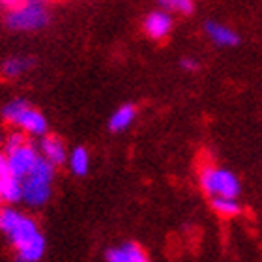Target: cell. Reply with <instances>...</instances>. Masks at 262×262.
Wrapping results in <instances>:
<instances>
[{"instance_id": "44dd1931", "label": "cell", "mask_w": 262, "mask_h": 262, "mask_svg": "<svg viewBox=\"0 0 262 262\" xmlns=\"http://www.w3.org/2000/svg\"><path fill=\"white\" fill-rule=\"evenodd\" d=\"M2 141H4V139H2V133H0V144H2Z\"/></svg>"}, {"instance_id": "52a82bcc", "label": "cell", "mask_w": 262, "mask_h": 262, "mask_svg": "<svg viewBox=\"0 0 262 262\" xmlns=\"http://www.w3.org/2000/svg\"><path fill=\"white\" fill-rule=\"evenodd\" d=\"M144 30L152 39H163L167 38L172 30V17L165 10L152 11L144 21Z\"/></svg>"}, {"instance_id": "7a4b0ae2", "label": "cell", "mask_w": 262, "mask_h": 262, "mask_svg": "<svg viewBox=\"0 0 262 262\" xmlns=\"http://www.w3.org/2000/svg\"><path fill=\"white\" fill-rule=\"evenodd\" d=\"M55 176V165H51L47 159H39L38 165L27 178H23V201L30 206H41L49 201L51 184Z\"/></svg>"}, {"instance_id": "9c48e42d", "label": "cell", "mask_w": 262, "mask_h": 262, "mask_svg": "<svg viewBox=\"0 0 262 262\" xmlns=\"http://www.w3.org/2000/svg\"><path fill=\"white\" fill-rule=\"evenodd\" d=\"M39 154H41V158L47 159L51 165H62L66 161L64 142H62L58 137H53V135L41 137V142H39Z\"/></svg>"}, {"instance_id": "ba28073f", "label": "cell", "mask_w": 262, "mask_h": 262, "mask_svg": "<svg viewBox=\"0 0 262 262\" xmlns=\"http://www.w3.org/2000/svg\"><path fill=\"white\" fill-rule=\"evenodd\" d=\"M204 30H206L208 38L212 39L217 47H236L240 43V36L229 28L227 25H221L217 21H208L204 25Z\"/></svg>"}, {"instance_id": "e0dca14e", "label": "cell", "mask_w": 262, "mask_h": 262, "mask_svg": "<svg viewBox=\"0 0 262 262\" xmlns=\"http://www.w3.org/2000/svg\"><path fill=\"white\" fill-rule=\"evenodd\" d=\"M180 66L186 71H196V70H199V62H196L195 58H184Z\"/></svg>"}, {"instance_id": "d6986e66", "label": "cell", "mask_w": 262, "mask_h": 262, "mask_svg": "<svg viewBox=\"0 0 262 262\" xmlns=\"http://www.w3.org/2000/svg\"><path fill=\"white\" fill-rule=\"evenodd\" d=\"M6 172H10V170H8V161H6L4 154H0V176H4Z\"/></svg>"}, {"instance_id": "ac0fdd59", "label": "cell", "mask_w": 262, "mask_h": 262, "mask_svg": "<svg viewBox=\"0 0 262 262\" xmlns=\"http://www.w3.org/2000/svg\"><path fill=\"white\" fill-rule=\"evenodd\" d=\"M21 4V0H0V6L2 8H8V10H13L17 6Z\"/></svg>"}, {"instance_id": "2e32d148", "label": "cell", "mask_w": 262, "mask_h": 262, "mask_svg": "<svg viewBox=\"0 0 262 262\" xmlns=\"http://www.w3.org/2000/svg\"><path fill=\"white\" fill-rule=\"evenodd\" d=\"M158 2L163 10L176 11V13H182V15H189L195 10L193 0H158Z\"/></svg>"}, {"instance_id": "5b68a950", "label": "cell", "mask_w": 262, "mask_h": 262, "mask_svg": "<svg viewBox=\"0 0 262 262\" xmlns=\"http://www.w3.org/2000/svg\"><path fill=\"white\" fill-rule=\"evenodd\" d=\"M201 186L212 199L215 196L238 199L242 191L240 180L236 178L234 172L221 169V167H212V165L201 170Z\"/></svg>"}, {"instance_id": "7c38bea8", "label": "cell", "mask_w": 262, "mask_h": 262, "mask_svg": "<svg viewBox=\"0 0 262 262\" xmlns=\"http://www.w3.org/2000/svg\"><path fill=\"white\" fill-rule=\"evenodd\" d=\"M135 116H137V111L133 105H122L120 109H116L115 113H113V116H111V120H109L111 131L118 133V131L127 129V127L133 124Z\"/></svg>"}, {"instance_id": "5bb4252c", "label": "cell", "mask_w": 262, "mask_h": 262, "mask_svg": "<svg viewBox=\"0 0 262 262\" xmlns=\"http://www.w3.org/2000/svg\"><path fill=\"white\" fill-rule=\"evenodd\" d=\"M68 161H70L71 172L77 176H84L88 172V169H90V156H88V152L82 146L75 148V150L70 154Z\"/></svg>"}, {"instance_id": "9a60e30c", "label": "cell", "mask_w": 262, "mask_h": 262, "mask_svg": "<svg viewBox=\"0 0 262 262\" xmlns=\"http://www.w3.org/2000/svg\"><path fill=\"white\" fill-rule=\"evenodd\" d=\"M212 206L213 210L225 217H232L236 213H240V204L236 199H225V196H215L212 199Z\"/></svg>"}, {"instance_id": "3957f363", "label": "cell", "mask_w": 262, "mask_h": 262, "mask_svg": "<svg viewBox=\"0 0 262 262\" xmlns=\"http://www.w3.org/2000/svg\"><path fill=\"white\" fill-rule=\"evenodd\" d=\"M2 115H4L6 120L13 124L15 127H19L23 133L38 137H45V133H47V120L43 118V115L34 107H30L25 99L10 101L4 107Z\"/></svg>"}, {"instance_id": "277c9868", "label": "cell", "mask_w": 262, "mask_h": 262, "mask_svg": "<svg viewBox=\"0 0 262 262\" xmlns=\"http://www.w3.org/2000/svg\"><path fill=\"white\" fill-rule=\"evenodd\" d=\"M8 27L13 30H38L49 21L47 0H21V4L10 10Z\"/></svg>"}, {"instance_id": "8fae6325", "label": "cell", "mask_w": 262, "mask_h": 262, "mask_svg": "<svg viewBox=\"0 0 262 262\" xmlns=\"http://www.w3.org/2000/svg\"><path fill=\"white\" fill-rule=\"evenodd\" d=\"M0 191L4 196V202H19L23 201V184L19 178L6 172L0 176Z\"/></svg>"}, {"instance_id": "8992f818", "label": "cell", "mask_w": 262, "mask_h": 262, "mask_svg": "<svg viewBox=\"0 0 262 262\" xmlns=\"http://www.w3.org/2000/svg\"><path fill=\"white\" fill-rule=\"evenodd\" d=\"M39 159H41V154H39L28 141L23 142V144H19V146H15V148H11V150H6L8 170H10V174H13L15 178H19V180L27 178V176L32 172Z\"/></svg>"}, {"instance_id": "ffe728a7", "label": "cell", "mask_w": 262, "mask_h": 262, "mask_svg": "<svg viewBox=\"0 0 262 262\" xmlns=\"http://www.w3.org/2000/svg\"><path fill=\"white\" fill-rule=\"evenodd\" d=\"M2 202H4V196H2V191H0V204H2Z\"/></svg>"}, {"instance_id": "6da1fadb", "label": "cell", "mask_w": 262, "mask_h": 262, "mask_svg": "<svg viewBox=\"0 0 262 262\" xmlns=\"http://www.w3.org/2000/svg\"><path fill=\"white\" fill-rule=\"evenodd\" d=\"M0 230L4 232L21 262H38L45 253V238L32 219L13 208L0 210Z\"/></svg>"}, {"instance_id": "30bf717a", "label": "cell", "mask_w": 262, "mask_h": 262, "mask_svg": "<svg viewBox=\"0 0 262 262\" xmlns=\"http://www.w3.org/2000/svg\"><path fill=\"white\" fill-rule=\"evenodd\" d=\"M109 262H148L146 255L137 244H124L107 253Z\"/></svg>"}, {"instance_id": "4fadbf2b", "label": "cell", "mask_w": 262, "mask_h": 262, "mask_svg": "<svg viewBox=\"0 0 262 262\" xmlns=\"http://www.w3.org/2000/svg\"><path fill=\"white\" fill-rule=\"evenodd\" d=\"M32 58H27V56H13V58H8V60L2 64V75L8 77V79H15V77H21L25 71H28L32 68Z\"/></svg>"}]
</instances>
